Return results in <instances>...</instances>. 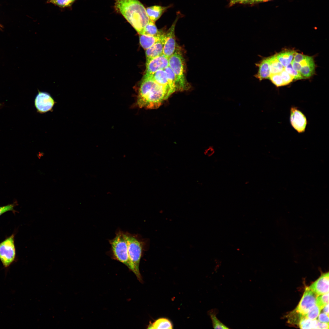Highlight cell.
<instances>
[{"label":"cell","instance_id":"27","mask_svg":"<svg viewBox=\"0 0 329 329\" xmlns=\"http://www.w3.org/2000/svg\"><path fill=\"white\" fill-rule=\"evenodd\" d=\"M321 310L316 305L313 306L305 315L306 317L311 320L316 319L319 315Z\"/></svg>","mask_w":329,"mask_h":329},{"label":"cell","instance_id":"37","mask_svg":"<svg viewBox=\"0 0 329 329\" xmlns=\"http://www.w3.org/2000/svg\"><path fill=\"white\" fill-rule=\"evenodd\" d=\"M248 0H230L229 5L230 6L237 3L244 4Z\"/></svg>","mask_w":329,"mask_h":329},{"label":"cell","instance_id":"33","mask_svg":"<svg viewBox=\"0 0 329 329\" xmlns=\"http://www.w3.org/2000/svg\"><path fill=\"white\" fill-rule=\"evenodd\" d=\"M318 320L321 322L329 324V315L324 313H321L318 316Z\"/></svg>","mask_w":329,"mask_h":329},{"label":"cell","instance_id":"26","mask_svg":"<svg viewBox=\"0 0 329 329\" xmlns=\"http://www.w3.org/2000/svg\"><path fill=\"white\" fill-rule=\"evenodd\" d=\"M328 304H329V292L318 296L316 304L321 310Z\"/></svg>","mask_w":329,"mask_h":329},{"label":"cell","instance_id":"11","mask_svg":"<svg viewBox=\"0 0 329 329\" xmlns=\"http://www.w3.org/2000/svg\"><path fill=\"white\" fill-rule=\"evenodd\" d=\"M329 273L322 274L309 288L318 295L329 292Z\"/></svg>","mask_w":329,"mask_h":329},{"label":"cell","instance_id":"18","mask_svg":"<svg viewBox=\"0 0 329 329\" xmlns=\"http://www.w3.org/2000/svg\"><path fill=\"white\" fill-rule=\"evenodd\" d=\"M173 328V324L170 320L165 318H161L150 323L147 328L170 329Z\"/></svg>","mask_w":329,"mask_h":329},{"label":"cell","instance_id":"12","mask_svg":"<svg viewBox=\"0 0 329 329\" xmlns=\"http://www.w3.org/2000/svg\"><path fill=\"white\" fill-rule=\"evenodd\" d=\"M164 37H164L162 39L157 42L151 47L146 50L145 52L146 58V63L155 57L163 55Z\"/></svg>","mask_w":329,"mask_h":329},{"label":"cell","instance_id":"24","mask_svg":"<svg viewBox=\"0 0 329 329\" xmlns=\"http://www.w3.org/2000/svg\"><path fill=\"white\" fill-rule=\"evenodd\" d=\"M315 64L313 60L307 65L302 66L299 71L303 77L307 78L312 76L315 73Z\"/></svg>","mask_w":329,"mask_h":329},{"label":"cell","instance_id":"15","mask_svg":"<svg viewBox=\"0 0 329 329\" xmlns=\"http://www.w3.org/2000/svg\"><path fill=\"white\" fill-rule=\"evenodd\" d=\"M169 7L168 6L154 5L146 8V11L150 20L155 22Z\"/></svg>","mask_w":329,"mask_h":329},{"label":"cell","instance_id":"4","mask_svg":"<svg viewBox=\"0 0 329 329\" xmlns=\"http://www.w3.org/2000/svg\"><path fill=\"white\" fill-rule=\"evenodd\" d=\"M112 256L115 259L122 263L132 271L128 253V246L124 232H117L115 237L109 241Z\"/></svg>","mask_w":329,"mask_h":329},{"label":"cell","instance_id":"14","mask_svg":"<svg viewBox=\"0 0 329 329\" xmlns=\"http://www.w3.org/2000/svg\"><path fill=\"white\" fill-rule=\"evenodd\" d=\"M256 64L258 67V70L255 75V77L260 80L269 78L271 73L267 58L263 59L260 63Z\"/></svg>","mask_w":329,"mask_h":329},{"label":"cell","instance_id":"41","mask_svg":"<svg viewBox=\"0 0 329 329\" xmlns=\"http://www.w3.org/2000/svg\"><path fill=\"white\" fill-rule=\"evenodd\" d=\"M1 106V104H0V107Z\"/></svg>","mask_w":329,"mask_h":329},{"label":"cell","instance_id":"20","mask_svg":"<svg viewBox=\"0 0 329 329\" xmlns=\"http://www.w3.org/2000/svg\"><path fill=\"white\" fill-rule=\"evenodd\" d=\"M163 33L158 30L154 22L150 20L140 34L159 36L162 35Z\"/></svg>","mask_w":329,"mask_h":329},{"label":"cell","instance_id":"30","mask_svg":"<svg viewBox=\"0 0 329 329\" xmlns=\"http://www.w3.org/2000/svg\"><path fill=\"white\" fill-rule=\"evenodd\" d=\"M269 78L277 87L285 85L279 73L271 74Z\"/></svg>","mask_w":329,"mask_h":329},{"label":"cell","instance_id":"3","mask_svg":"<svg viewBox=\"0 0 329 329\" xmlns=\"http://www.w3.org/2000/svg\"><path fill=\"white\" fill-rule=\"evenodd\" d=\"M168 60V66L175 74L179 91L188 90L190 85L186 77L184 60L181 53L176 50Z\"/></svg>","mask_w":329,"mask_h":329},{"label":"cell","instance_id":"39","mask_svg":"<svg viewBox=\"0 0 329 329\" xmlns=\"http://www.w3.org/2000/svg\"><path fill=\"white\" fill-rule=\"evenodd\" d=\"M323 309L324 313L329 315V304L325 306Z\"/></svg>","mask_w":329,"mask_h":329},{"label":"cell","instance_id":"29","mask_svg":"<svg viewBox=\"0 0 329 329\" xmlns=\"http://www.w3.org/2000/svg\"><path fill=\"white\" fill-rule=\"evenodd\" d=\"M75 0H49V2L60 7L70 6Z\"/></svg>","mask_w":329,"mask_h":329},{"label":"cell","instance_id":"22","mask_svg":"<svg viewBox=\"0 0 329 329\" xmlns=\"http://www.w3.org/2000/svg\"><path fill=\"white\" fill-rule=\"evenodd\" d=\"M218 310L214 309L208 312L212 321V326L214 329H228L229 327L222 323L217 317Z\"/></svg>","mask_w":329,"mask_h":329},{"label":"cell","instance_id":"6","mask_svg":"<svg viewBox=\"0 0 329 329\" xmlns=\"http://www.w3.org/2000/svg\"><path fill=\"white\" fill-rule=\"evenodd\" d=\"M38 91L34 100V105L37 111L42 114L51 111L56 102L49 93L39 90Z\"/></svg>","mask_w":329,"mask_h":329},{"label":"cell","instance_id":"32","mask_svg":"<svg viewBox=\"0 0 329 329\" xmlns=\"http://www.w3.org/2000/svg\"><path fill=\"white\" fill-rule=\"evenodd\" d=\"M14 205V204H11L0 207V216L7 211L13 210Z\"/></svg>","mask_w":329,"mask_h":329},{"label":"cell","instance_id":"35","mask_svg":"<svg viewBox=\"0 0 329 329\" xmlns=\"http://www.w3.org/2000/svg\"><path fill=\"white\" fill-rule=\"evenodd\" d=\"M291 64L293 69L299 73L302 66L299 63L296 62L293 60Z\"/></svg>","mask_w":329,"mask_h":329},{"label":"cell","instance_id":"2","mask_svg":"<svg viewBox=\"0 0 329 329\" xmlns=\"http://www.w3.org/2000/svg\"><path fill=\"white\" fill-rule=\"evenodd\" d=\"M127 241L129 259L132 267V271L141 282L143 281L140 274L139 265L143 251L146 249V241L139 237L128 232H124Z\"/></svg>","mask_w":329,"mask_h":329},{"label":"cell","instance_id":"34","mask_svg":"<svg viewBox=\"0 0 329 329\" xmlns=\"http://www.w3.org/2000/svg\"><path fill=\"white\" fill-rule=\"evenodd\" d=\"M306 56V55L296 52L293 60L296 62L299 63L305 58Z\"/></svg>","mask_w":329,"mask_h":329},{"label":"cell","instance_id":"36","mask_svg":"<svg viewBox=\"0 0 329 329\" xmlns=\"http://www.w3.org/2000/svg\"><path fill=\"white\" fill-rule=\"evenodd\" d=\"M214 149L212 147H209L205 150L204 154L208 157L212 156L214 153Z\"/></svg>","mask_w":329,"mask_h":329},{"label":"cell","instance_id":"5","mask_svg":"<svg viewBox=\"0 0 329 329\" xmlns=\"http://www.w3.org/2000/svg\"><path fill=\"white\" fill-rule=\"evenodd\" d=\"M15 256L14 235L12 234L0 243V260L7 267L14 261Z\"/></svg>","mask_w":329,"mask_h":329},{"label":"cell","instance_id":"28","mask_svg":"<svg viewBox=\"0 0 329 329\" xmlns=\"http://www.w3.org/2000/svg\"><path fill=\"white\" fill-rule=\"evenodd\" d=\"M284 69L294 78V79L298 80L306 78L300 73L293 69L291 64L284 67Z\"/></svg>","mask_w":329,"mask_h":329},{"label":"cell","instance_id":"9","mask_svg":"<svg viewBox=\"0 0 329 329\" xmlns=\"http://www.w3.org/2000/svg\"><path fill=\"white\" fill-rule=\"evenodd\" d=\"M168 66V58L163 54L146 63V72L143 77L152 76L157 71L164 69Z\"/></svg>","mask_w":329,"mask_h":329},{"label":"cell","instance_id":"8","mask_svg":"<svg viewBox=\"0 0 329 329\" xmlns=\"http://www.w3.org/2000/svg\"><path fill=\"white\" fill-rule=\"evenodd\" d=\"M318 296L309 287H307L295 309L303 315H306L310 308L316 304Z\"/></svg>","mask_w":329,"mask_h":329},{"label":"cell","instance_id":"16","mask_svg":"<svg viewBox=\"0 0 329 329\" xmlns=\"http://www.w3.org/2000/svg\"><path fill=\"white\" fill-rule=\"evenodd\" d=\"M164 33L160 36H155L145 34H140V42L141 46L145 49L149 48L164 37Z\"/></svg>","mask_w":329,"mask_h":329},{"label":"cell","instance_id":"38","mask_svg":"<svg viewBox=\"0 0 329 329\" xmlns=\"http://www.w3.org/2000/svg\"><path fill=\"white\" fill-rule=\"evenodd\" d=\"M270 0H248L244 4H253L259 2H265Z\"/></svg>","mask_w":329,"mask_h":329},{"label":"cell","instance_id":"17","mask_svg":"<svg viewBox=\"0 0 329 329\" xmlns=\"http://www.w3.org/2000/svg\"><path fill=\"white\" fill-rule=\"evenodd\" d=\"M296 52L293 51H285L278 53L275 55V56L280 63L285 67L291 63Z\"/></svg>","mask_w":329,"mask_h":329},{"label":"cell","instance_id":"7","mask_svg":"<svg viewBox=\"0 0 329 329\" xmlns=\"http://www.w3.org/2000/svg\"><path fill=\"white\" fill-rule=\"evenodd\" d=\"M178 17V16L177 17L171 27L164 34L163 54L168 58L174 53L176 50L175 30Z\"/></svg>","mask_w":329,"mask_h":329},{"label":"cell","instance_id":"19","mask_svg":"<svg viewBox=\"0 0 329 329\" xmlns=\"http://www.w3.org/2000/svg\"><path fill=\"white\" fill-rule=\"evenodd\" d=\"M267 58L269 65L271 74L279 73L284 69V67L275 55Z\"/></svg>","mask_w":329,"mask_h":329},{"label":"cell","instance_id":"40","mask_svg":"<svg viewBox=\"0 0 329 329\" xmlns=\"http://www.w3.org/2000/svg\"><path fill=\"white\" fill-rule=\"evenodd\" d=\"M43 153L39 152L37 155V157L39 159H40L43 156Z\"/></svg>","mask_w":329,"mask_h":329},{"label":"cell","instance_id":"21","mask_svg":"<svg viewBox=\"0 0 329 329\" xmlns=\"http://www.w3.org/2000/svg\"><path fill=\"white\" fill-rule=\"evenodd\" d=\"M164 70L167 75L168 85L171 93L173 94L175 92L178 91L175 76L173 72L169 66L165 68Z\"/></svg>","mask_w":329,"mask_h":329},{"label":"cell","instance_id":"31","mask_svg":"<svg viewBox=\"0 0 329 329\" xmlns=\"http://www.w3.org/2000/svg\"><path fill=\"white\" fill-rule=\"evenodd\" d=\"M279 74L285 85L290 83L294 79V78L288 73L284 69Z\"/></svg>","mask_w":329,"mask_h":329},{"label":"cell","instance_id":"23","mask_svg":"<svg viewBox=\"0 0 329 329\" xmlns=\"http://www.w3.org/2000/svg\"><path fill=\"white\" fill-rule=\"evenodd\" d=\"M319 321L316 319L311 320L305 316L300 320L299 326L302 329H319Z\"/></svg>","mask_w":329,"mask_h":329},{"label":"cell","instance_id":"25","mask_svg":"<svg viewBox=\"0 0 329 329\" xmlns=\"http://www.w3.org/2000/svg\"><path fill=\"white\" fill-rule=\"evenodd\" d=\"M305 316L295 309L288 315V322L292 324L299 325L300 320Z\"/></svg>","mask_w":329,"mask_h":329},{"label":"cell","instance_id":"1","mask_svg":"<svg viewBox=\"0 0 329 329\" xmlns=\"http://www.w3.org/2000/svg\"><path fill=\"white\" fill-rule=\"evenodd\" d=\"M115 8L139 34L149 21L146 9L138 0H115Z\"/></svg>","mask_w":329,"mask_h":329},{"label":"cell","instance_id":"13","mask_svg":"<svg viewBox=\"0 0 329 329\" xmlns=\"http://www.w3.org/2000/svg\"><path fill=\"white\" fill-rule=\"evenodd\" d=\"M152 77L155 82L164 89L169 96L172 94L168 85L167 75L164 69L157 71Z\"/></svg>","mask_w":329,"mask_h":329},{"label":"cell","instance_id":"10","mask_svg":"<svg viewBox=\"0 0 329 329\" xmlns=\"http://www.w3.org/2000/svg\"><path fill=\"white\" fill-rule=\"evenodd\" d=\"M290 121L294 128L299 133L304 131L307 124L305 115L295 108H292L290 111Z\"/></svg>","mask_w":329,"mask_h":329}]
</instances>
